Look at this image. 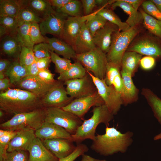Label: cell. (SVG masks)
I'll use <instances>...</instances> for the list:
<instances>
[{
  "label": "cell",
  "mask_w": 161,
  "mask_h": 161,
  "mask_svg": "<svg viewBox=\"0 0 161 161\" xmlns=\"http://www.w3.org/2000/svg\"><path fill=\"white\" fill-rule=\"evenodd\" d=\"M133 133H122L114 127L106 126L103 134H97L92 140L91 148L100 155L108 156L118 152L124 153L133 142Z\"/></svg>",
  "instance_id": "cell-2"
},
{
  "label": "cell",
  "mask_w": 161,
  "mask_h": 161,
  "mask_svg": "<svg viewBox=\"0 0 161 161\" xmlns=\"http://www.w3.org/2000/svg\"><path fill=\"white\" fill-rule=\"evenodd\" d=\"M97 14L103 17L107 21L117 25L119 31H126L131 28L126 22L122 21L111 9L101 7L97 10Z\"/></svg>",
  "instance_id": "cell-34"
},
{
  "label": "cell",
  "mask_w": 161,
  "mask_h": 161,
  "mask_svg": "<svg viewBox=\"0 0 161 161\" xmlns=\"http://www.w3.org/2000/svg\"><path fill=\"white\" fill-rule=\"evenodd\" d=\"M126 51L134 52L160 61L161 60V40L145 30L135 37Z\"/></svg>",
  "instance_id": "cell-6"
},
{
  "label": "cell",
  "mask_w": 161,
  "mask_h": 161,
  "mask_svg": "<svg viewBox=\"0 0 161 161\" xmlns=\"http://www.w3.org/2000/svg\"><path fill=\"white\" fill-rule=\"evenodd\" d=\"M156 61L155 59L153 57L145 56L140 59L139 65L143 69L148 70L154 67Z\"/></svg>",
  "instance_id": "cell-48"
},
{
  "label": "cell",
  "mask_w": 161,
  "mask_h": 161,
  "mask_svg": "<svg viewBox=\"0 0 161 161\" xmlns=\"http://www.w3.org/2000/svg\"><path fill=\"white\" fill-rule=\"evenodd\" d=\"M142 55L134 52L126 51L123 55L121 63V69L134 75L139 65Z\"/></svg>",
  "instance_id": "cell-28"
},
{
  "label": "cell",
  "mask_w": 161,
  "mask_h": 161,
  "mask_svg": "<svg viewBox=\"0 0 161 161\" xmlns=\"http://www.w3.org/2000/svg\"><path fill=\"white\" fill-rule=\"evenodd\" d=\"M145 30L142 24L126 31L118 30L114 32L110 48L106 54L108 62L116 64L121 68L122 58L128 47L135 37Z\"/></svg>",
  "instance_id": "cell-4"
},
{
  "label": "cell",
  "mask_w": 161,
  "mask_h": 161,
  "mask_svg": "<svg viewBox=\"0 0 161 161\" xmlns=\"http://www.w3.org/2000/svg\"><path fill=\"white\" fill-rule=\"evenodd\" d=\"M96 12L88 16L78 17L68 16L66 20L59 38L70 45L73 48L76 40L83 23L91 18Z\"/></svg>",
  "instance_id": "cell-13"
},
{
  "label": "cell",
  "mask_w": 161,
  "mask_h": 161,
  "mask_svg": "<svg viewBox=\"0 0 161 161\" xmlns=\"http://www.w3.org/2000/svg\"><path fill=\"white\" fill-rule=\"evenodd\" d=\"M55 74L52 73L48 69L39 70L37 76L42 80L48 83L55 81Z\"/></svg>",
  "instance_id": "cell-50"
},
{
  "label": "cell",
  "mask_w": 161,
  "mask_h": 161,
  "mask_svg": "<svg viewBox=\"0 0 161 161\" xmlns=\"http://www.w3.org/2000/svg\"><path fill=\"white\" fill-rule=\"evenodd\" d=\"M35 131L28 128L18 131L17 134L9 142L7 151L11 152L17 150L27 151L29 146L36 137Z\"/></svg>",
  "instance_id": "cell-19"
},
{
  "label": "cell",
  "mask_w": 161,
  "mask_h": 161,
  "mask_svg": "<svg viewBox=\"0 0 161 161\" xmlns=\"http://www.w3.org/2000/svg\"><path fill=\"white\" fill-rule=\"evenodd\" d=\"M161 12V0H151Z\"/></svg>",
  "instance_id": "cell-60"
},
{
  "label": "cell",
  "mask_w": 161,
  "mask_h": 161,
  "mask_svg": "<svg viewBox=\"0 0 161 161\" xmlns=\"http://www.w3.org/2000/svg\"><path fill=\"white\" fill-rule=\"evenodd\" d=\"M89 151L87 146L83 144H78L75 151L69 155L59 159L58 161H74L78 157Z\"/></svg>",
  "instance_id": "cell-46"
},
{
  "label": "cell",
  "mask_w": 161,
  "mask_h": 161,
  "mask_svg": "<svg viewBox=\"0 0 161 161\" xmlns=\"http://www.w3.org/2000/svg\"><path fill=\"white\" fill-rule=\"evenodd\" d=\"M68 16L55 10L43 17L38 24L42 34L44 35L47 34H51L59 38L64 22Z\"/></svg>",
  "instance_id": "cell-14"
},
{
  "label": "cell",
  "mask_w": 161,
  "mask_h": 161,
  "mask_svg": "<svg viewBox=\"0 0 161 161\" xmlns=\"http://www.w3.org/2000/svg\"><path fill=\"white\" fill-rule=\"evenodd\" d=\"M81 1L85 16L92 14L93 10L97 6L96 0H82Z\"/></svg>",
  "instance_id": "cell-49"
},
{
  "label": "cell",
  "mask_w": 161,
  "mask_h": 161,
  "mask_svg": "<svg viewBox=\"0 0 161 161\" xmlns=\"http://www.w3.org/2000/svg\"><path fill=\"white\" fill-rule=\"evenodd\" d=\"M8 34H10V33L7 29L3 26L0 25V37L1 39Z\"/></svg>",
  "instance_id": "cell-58"
},
{
  "label": "cell",
  "mask_w": 161,
  "mask_h": 161,
  "mask_svg": "<svg viewBox=\"0 0 161 161\" xmlns=\"http://www.w3.org/2000/svg\"><path fill=\"white\" fill-rule=\"evenodd\" d=\"M33 51L36 59L50 57V49L47 43L43 42L35 44Z\"/></svg>",
  "instance_id": "cell-44"
},
{
  "label": "cell",
  "mask_w": 161,
  "mask_h": 161,
  "mask_svg": "<svg viewBox=\"0 0 161 161\" xmlns=\"http://www.w3.org/2000/svg\"><path fill=\"white\" fill-rule=\"evenodd\" d=\"M64 85V83L53 88L41 99L44 108H62L69 104L74 99L68 96Z\"/></svg>",
  "instance_id": "cell-15"
},
{
  "label": "cell",
  "mask_w": 161,
  "mask_h": 161,
  "mask_svg": "<svg viewBox=\"0 0 161 161\" xmlns=\"http://www.w3.org/2000/svg\"><path fill=\"white\" fill-rule=\"evenodd\" d=\"M105 18L97 13L86 22V24L92 35L93 36L96 32L103 27L107 22Z\"/></svg>",
  "instance_id": "cell-39"
},
{
  "label": "cell",
  "mask_w": 161,
  "mask_h": 161,
  "mask_svg": "<svg viewBox=\"0 0 161 161\" xmlns=\"http://www.w3.org/2000/svg\"><path fill=\"white\" fill-rule=\"evenodd\" d=\"M141 94L146 100L154 116L161 126V99L148 88H143ZM160 134H161V132Z\"/></svg>",
  "instance_id": "cell-29"
},
{
  "label": "cell",
  "mask_w": 161,
  "mask_h": 161,
  "mask_svg": "<svg viewBox=\"0 0 161 161\" xmlns=\"http://www.w3.org/2000/svg\"><path fill=\"white\" fill-rule=\"evenodd\" d=\"M31 24L26 23L19 26L17 34L23 47L33 49L34 44L32 41L30 34V28Z\"/></svg>",
  "instance_id": "cell-37"
},
{
  "label": "cell",
  "mask_w": 161,
  "mask_h": 161,
  "mask_svg": "<svg viewBox=\"0 0 161 161\" xmlns=\"http://www.w3.org/2000/svg\"><path fill=\"white\" fill-rule=\"evenodd\" d=\"M17 132L18 131H12L9 134L0 137V161L7 152L9 142L16 135Z\"/></svg>",
  "instance_id": "cell-47"
},
{
  "label": "cell",
  "mask_w": 161,
  "mask_h": 161,
  "mask_svg": "<svg viewBox=\"0 0 161 161\" xmlns=\"http://www.w3.org/2000/svg\"><path fill=\"white\" fill-rule=\"evenodd\" d=\"M26 66L28 76H37L39 70L37 66L35 60V61L30 65Z\"/></svg>",
  "instance_id": "cell-53"
},
{
  "label": "cell",
  "mask_w": 161,
  "mask_h": 161,
  "mask_svg": "<svg viewBox=\"0 0 161 161\" xmlns=\"http://www.w3.org/2000/svg\"><path fill=\"white\" fill-rule=\"evenodd\" d=\"M12 62L7 59H1L0 60V73H4L9 67Z\"/></svg>",
  "instance_id": "cell-54"
},
{
  "label": "cell",
  "mask_w": 161,
  "mask_h": 161,
  "mask_svg": "<svg viewBox=\"0 0 161 161\" xmlns=\"http://www.w3.org/2000/svg\"><path fill=\"white\" fill-rule=\"evenodd\" d=\"M138 10L143 16L142 24L145 29L161 40V21L146 14L141 7L139 8Z\"/></svg>",
  "instance_id": "cell-35"
},
{
  "label": "cell",
  "mask_w": 161,
  "mask_h": 161,
  "mask_svg": "<svg viewBox=\"0 0 161 161\" xmlns=\"http://www.w3.org/2000/svg\"><path fill=\"white\" fill-rule=\"evenodd\" d=\"M119 30L116 25L107 21L105 26L98 30L93 37L96 46L107 54L111 44L113 33Z\"/></svg>",
  "instance_id": "cell-18"
},
{
  "label": "cell",
  "mask_w": 161,
  "mask_h": 161,
  "mask_svg": "<svg viewBox=\"0 0 161 161\" xmlns=\"http://www.w3.org/2000/svg\"><path fill=\"white\" fill-rule=\"evenodd\" d=\"M0 25L6 28L10 34L17 33L18 27L16 18L7 16H0Z\"/></svg>",
  "instance_id": "cell-43"
},
{
  "label": "cell",
  "mask_w": 161,
  "mask_h": 161,
  "mask_svg": "<svg viewBox=\"0 0 161 161\" xmlns=\"http://www.w3.org/2000/svg\"><path fill=\"white\" fill-rule=\"evenodd\" d=\"M50 58L55 64V72L59 74L66 71L70 67L72 63L67 58H62L53 52L50 51Z\"/></svg>",
  "instance_id": "cell-38"
},
{
  "label": "cell",
  "mask_w": 161,
  "mask_h": 161,
  "mask_svg": "<svg viewBox=\"0 0 161 161\" xmlns=\"http://www.w3.org/2000/svg\"><path fill=\"white\" fill-rule=\"evenodd\" d=\"M96 46L93 37L86 24L83 23L75 41L73 49L77 54L84 53L94 49Z\"/></svg>",
  "instance_id": "cell-23"
},
{
  "label": "cell",
  "mask_w": 161,
  "mask_h": 161,
  "mask_svg": "<svg viewBox=\"0 0 161 161\" xmlns=\"http://www.w3.org/2000/svg\"><path fill=\"white\" fill-rule=\"evenodd\" d=\"M63 82L55 80L51 83L45 82L37 76H27L16 85L21 88L30 92L41 99L53 88L64 83Z\"/></svg>",
  "instance_id": "cell-11"
},
{
  "label": "cell",
  "mask_w": 161,
  "mask_h": 161,
  "mask_svg": "<svg viewBox=\"0 0 161 161\" xmlns=\"http://www.w3.org/2000/svg\"><path fill=\"white\" fill-rule=\"evenodd\" d=\"M141 7L146 14L161 21V12L151 0H144Z\"/></svg>",
  "instance_id": "cell-41"
},
{
  "label": "cell",
  "mask_w": 161,
  "mask_h": 161,
  "mask_svg": "<svg viewBox=\"0 0 161 161\" xmlns=\"http://www.w3.org/2000/svg\"><path fill=\"white\" fill-rule=\"evenodd\" d=\"M121 68V67L116 64L108 62L104 79L108 85L113 86L120 94L123 86Z\"/></svg>",
  "instance_id": "cell-26"
},
{
  "label": "cell",
  "mask_w": 161,
  "mask_h": 161,
  "mask_svg": "<svg viewBox=\"0 0 161 161\" xmlns=\"http://www.w3.org/2000/svg\"><path fill=\"white\" fill-rule=\"evenodd\" d=\"M125 1L130 4L134 8L138 10L140 6L144 2V0H124Z\"/></svg>",
  "instance_id": "cell-56"
},
{
  "label": "cell",
  "mask_w": 161,
  "mask_h": 161,
  "mask_svg": "<svg viewBox=\"0 0 161 161\" xmlns=\"http://www.w3.org/2000/svg\"><path fill=\"white\" fill-rule=\"evenodd\" d=\"M64 85L66 86L68 95L74 99L90 96L97 92L92 78L87 72L83 78L66 81Z\"/></svg>",
  "instance_id": "cell-10"
},
{
  "label": "cell",
  "mask_w": 161,
  "mask_h": 161,
  "mask_svg": "<svg viewBox=\"0 0 161 161\" xmlns=\"http://www.w3.org/2000/svg\"><path fill=\"white\" fill-rule=\"evenodd\" d=\"M26 151L17 150L7 151L1 161H28L29 155Z\"/></svg>",
  "instance_id": "cell-40"
},
{
  "label": "cell",
  "mask_w": 161,
  "mask_h": 161,
  "mask_svg": "<svg viewBox=\"0 0 161 161\" xmlns=\"http://www.w3.org/2000/svg\"><path fill=\"white\" fill-rule=\"evenodd\" d=\"M35 134L36 137L41 140L63 138L73 141L72 134L64 128L54 123L46 122L35 131Z\"/></svg>",
  "instance_id": "cell-17"
},
{
  "label": "cell",
  "mask_w": 161,
  "mask_h": 161,
  "mask_svg": "<svg viewBox=\"0 0 161 161\" xmlns=\"http://www.w3.org/2000/svg\"><path fill=\"white\" fill-rule=\"evenodd\" d=\"M75 60L79 62L87 72H92L100 79H105L108 63L106 54L96 47L87 52L77 54Z\"/></svg>",
  "instance_id": "cell-7"
},
{
  "label": "cell",
  "mask_w": 161,
  "mask_h": 161,
  "mask_svg": "<svg viewBox=\"0 0 161 161\" xmlns=\"http://www.w3.org/2000/svg\"><path fill=\"white\" fill-rule=\"evenodd\" d=\"M47 43L50 51L55 52L58 55H61L64 58L75 60L76 54L73 48L62 39L55 37L47 38Z\"/></svg>",
  "instance_id": "cell-25"
},
{
  "label": "cell",
  "mask_w": 161,
  "mask_h": 161,
  "mask_svg": "<svg viewBox=\"0 0 161 161\" xmlns=\"http://www.w3.org/2000/svg\"><path fill=\"white\" fill-rule=\"evenodd\" d=\"M36 62L39 70L48 69L52 61L50 57H45L36 59Z\"/></svg>",
  "instance_id": "cell-51"
},
{
  "label": "cell",
  "mask_w": 161,
  "mask_h": 161,
  "mask_svg": "<svg viewBox=\"0 0 161 161\" xmlns=\"http://www.w3.org/2000/svg\"><path fill=\"white\" fill-rule=\"evenodd\" d=\"M87 72L92 78L97 92L103 100L104 104L114 115L116 114L121 105H123L121 94L113 86L108 85L104 79H100L91 72Z\"/></svg>",
  "instance_id": "cell-9"
},
{
  "label": "cell",
  "mask_w": 161,
  "mask_h": 161,
  "mask_svg": "<svg viewBox=\"0 0 161 161\" xmlns=\"http://www.w3.org/2000/svg\"><path fill=\"white\" fill-rule=\"evenodd\" d=\"M23 47L17 34H8L1 39L0 49L5 55L18 61Z\"/></svg>",
  "instance_id": "cell-21"
},
{
  "label": "cell",
  "mask_w": 161,
  "mask_h": 161,
  "mask_svg": "<svg viewBox=\"0 0 161 161\" xmlns=\"http://www.w3.org/2000/svg\"><path fill=\"white\" fill-rule=\"evenodd\" d=\"M0 108L5 112L16 114L44 108L41 99L34 94L20 89L9 88L0 94Z\"/></svg>",
  "instance_id": "cell-1"
},
{
  "label": "cell",
  "mask_w": 161,
  "mask_h": 161,
  "mask_svg": "<svg viewBox=\"0 0 161 161\" xmlns=\"http://www.w3.org/2000/svg\"><path fill=\"white\" fill-rule=\"evenodd\" d=\"M16 18L18 27L26 23L39 24L42 19L27 5L26 1H24Z\"/></svg>",
  "instance_id": "cell-32"
},
{
  "label": "cell",
  "mask_w": 161,
  "mask_h": 161,
  "mask_svg": "<svg viewBox=\"0 0 161 161\" xmlns=\"http://www.w3.org/2000/svg\"><path fill=\"white\" fill-rule=\"evenodd\" d=\"M110 5L111 9L112 10L119 7L128 15V18L125 22L131 27L143 24V18L141 13L124 0H114V2Z\"/></svg>",
  "instance_id": "cell-24"
},
{
  "label": "cell",
  "mask_w": 161,
  "mask_h": 161,
  "mask_svg": "<svg viewBox=\"0 0 161 161\" xmlns=\"http://www.w3.org/2000/svg\"><path fill=\"white\" fill-rule=\"evenodd\" d=\"M82 8L81 1L73 0L57 11L66 14L68 16L78 17L81 16Z\"/></svg>",
  "instance_id": "cell-36"
},
{
  "label": "cell",
  "mask_w": 161,
  "mask_h": 161,
  "mask_svg": "<svg viewBox=\"0 0 161 161\" xmlns=\"http://www.w3.org/2000/svg\"><path fill=\"white\" fill-rule=\"evenodd\" d=\"M80 161H106V160H105L95 159L84 154L82 155V158Z\"/></svg>",
  "instance_id": "cell-57"
},
{
  "label": "cell",
  "mask_w": 161,
  "mask_h": 161,
  "mask_svg": "<svg viewBox=\"0 0 161 161\" xmlns=\"http://www.w3.org/2000/svg\"><path fill=\"white\" fill-rule=\"evenodd\" d=\"M30 34L31 40L34 44L43 42L47 43V38L44 37L42 34L38 23L31 24Z\"/></svg>",
  "instance_id": "cell-45"
},
{
  "label": "cell",
  "mask_w": 161,
  "mask_h": 161,
  "mask_svg": "<svg viewBox=\"0 0 161 161\" xmlns=\"http://www.w3.org/2000/svg\"><path fill=\"white\" fill-rule=\"evenodd\" d=\"M28 161H58L56 157L44 144L42 140L35 137L28 147Z\"/></svg>",
  "instance_id": "cell-20"
},
{
  "label": "cell",
  "mask_w": 161,
  "mask_h": 161,
  "mask_svg": "<svg viewBox=\"0 0 161 161\" xmlns=\"http://www.w3.org/2000/svg\"><path fill=\"white\" fill-rule=\"evenodd\" d=\"M5 75L4 73H0V80L4 78Z\"/></svg>",
  "instance_id": "cell-61"
},
{
  "label": "cell",
  "mask_w": 161,
  "mask_h": 161,
  "mask_svg": "<svg viewBox=\"0 0 161 161\" xmlns=\"http://www.w3.org/2000/svg\"><path fill=\"white\" fill-rule=\"evenodd\" d=\"M12 131H13L1 129L0 130V137L9 134Z\"/></svg>",
  "instance_id": "cell-59"
},
{
  "label": "cell",
  "mask_w": 161,
  "mask_h": 161,
  "mask_svg": "<svg viewBox=\"0 0 161 161\" xmlns=\"http://www.w3.org/2000/svg\"><path fill=\"white\" fill-rule=\"evenodd\" d=\"M46 108L15 114L10 120L1 124V129L18 131L25 128L36 131L40 129L45 122Z\"/></svg>",
  "instance_id": "cell-5"
},
{
  "label": "cell",
  "mask_w": 161,
  "mask_h": 161,
  "mask_svg": "<svg viewBox=\"0 0 161 161\" xmlns=\"http://www.w3.org/2000/svg\"><path fill=\"white\" fill-rule=\"evenodd\" d=\"M92 112L93 114L91 117L84 120L75 133L72 135L74 142L78 144L87 139L93 140L98 126L103 123L106 126H109L110 122L114 118V115L104 104L94 107Z\"/></svg>",
  "instance_id": "cell-3"
},
{
  "label": "cell",
  "mask_w": 161,
  "mask_h": 161,
  "mask_svg": "<svg viewBox=\"0 0 161 161\" xmlns=\"http://www.w3.org/2000/svg\"><path fill=\"white\" fill-rule=\"evenodd\" d=\"M104 104L103 100L97 91L92 95L75 99L69 104L62 109L72 113L83 121L85 115L91 107Z\"/></svg>",
  "instance_id": "cell-12"
},
{
  "label": "cell",
  "mask_w": 161,
  "mask_h": 161,
  "mask_svg": "<svg viewBox=\"0 0 161 161\" xmlns=\"http://www.w3.org/2000/svg\"><path fill=\"white\" fill-rule=\"evenodd\" d=\"M5 75L8 77L10 83L15 85L28 76L27 66L21 65L18 61H12Z\"/></svg>",
  "instance_id": "cell-27"
},
{
  "label": "cell",
  "mask_w": 161,
  "mask_h": 161,
  "mask_svg": "<svg viewBox=\"0 0 161 161\" xmlns=\"http://www.w3.org/2000/svg\"><path fill=\"white\" fill-rule=\"evenodd\" d=\"M42 141L46 148L59 159L71 154L76 147L72 141L65 139L57 138Z\"/></svg>",
  "instance_id": "cell-16"
},
{
  "label": "cell",
  "mask_w": 161,
  "mask_h": 161,
  "mask_svg": "<svg viewBox=\"0 0 161 161\" xmlns=\"http://www.w3.org/2000/svg\"><path fill=\"white\" fill-rule=\"evenodd\" d=\"M23 3V0H1L0 16L17 18Z\"/></svg>",
  "instance_id": "cell-30"
},
{
  "label": "cell",
  "mask_w": 161,
  "mask_h": 161,
  "mask_svg": "<svg viewBox=\"0 0 161 161\" xmlns=\"http://www.w3.org/2000/svg\"><path fill=\"white\" fill-rule=\"evenodd\" d=\"M121 74L123 86L120 93L123 105L126 106L136 102L138 99L139 90L134 85L131 74L123 69Z\"/></svg>",
  "instance_id": "cell-22"
},
{
  "label": "cell",
  "mask_w": 161,
  "mask_h": 161,
  "mask_svg": "<svg viewBox=\"0 0 161 161\" xmlns=\"http://www.w3.org/2000/svg\"><path fill=\"white\" fill-rule=\"evenodd\" d=\"M87 73V71L82 64L79 62L76 61L72 64L67 70L59 74L58 80L64 82L69 80L83 78Z\"/></svg>",
  "instance_id": "cell-31"
},
{
  "label": "cell",
  "mask_w": 161,
  "mask_h": 161,
  "mask_svg": "<svg viewBox=\"0 0 161 161\" xmlns=\"http://www.w3.org/2000/svg\"><path fill=\"white\" fill-rule=\"evenodd\" d=\"M35 60L33 49L23 47L18 60L20 64L22 65L28 66L33 63Z\"/></svg>",
  "instance_id": "cell-42"
},
{
  "label": "cell",
  "mask_w": 161,
  "mask_h": 161,
  "mask_svg": "<svg viewBox=\"0 0 161 161\" xmlns=\"http://www.w3.org/2000/svg\"><path fill=\"white\" fill-rule=\"evenodd\" d=\"M10 80L9 78H4L0 80V90L2 92L4 90L8 89L10 86Z\"/></svg>",
  "instance_id": "cell-55"
},
{
  "label": "cell",
  "mask_w": 161,
  "mask_h": 161,
  "mask_svg": "<svg viewBox=\"0 0 161 161\" xmlns=\"http://www.w3.org/2000/svg\"><path fill=\"white\" fill-rule=\"evenodd\" d=\"M83 120L72 113L62 108H46L45 122L52 123L64 128L71 134H74L83 123Z\"/></svg>",
  "instance_id": "cell-8"
},
{
  "label": "cell",
  "mask_w": 161,
  "mask_h": 161,
  "mask_svg": "<svg viewBox=\"0 0 161 161\" xmlns=\"http://www.w3.org/2000/svg\"><path fill=\"white\" fill-rule=\"evenodd\" d=\"M4 114V113L2 111V110H0V117H2Z\"/></svg>",
  "instance_id": "cell-62"
},
{
  "label": "cell",
  "mask_w": 161,
  "mask_h": 161,
  "mask_svg": "<svg viewBox=\"0 0 161 161\" xmlns=\"http://www.w3.org/2000/svg\"><path fill=\"white\" fill-rule=\"evenodd\" d=\"M26 4L41 18L55 11L49 0L26 1Z\"/></svg>",
  "instance_id": "cell-33"
},
{
  "label": "cell",
  "mask_w": 161,
  "mask_h": 161,
  "mask_svg": "<svg viewBox=\"0 0 161 161\" xmlns=\"http://www.w3.org/2000/svg\"><path fill=\"white\" fill-rule=\"evenodd\" d=\"M73 0H50L49 1L52 7L58 10Z\"/></svg>",
  "instance_id": "cell-52"
}]
</instances>
